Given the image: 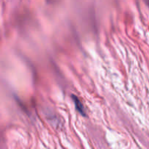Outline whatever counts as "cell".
<instances>
[{
	"label": "cell",
	"instance_id": "6da1fadb",
	"mask_svg": "<svg viewBox=\"0 0 149 149\" xmlns=\"http://www.w3.org/2000/svg\"><path fill=\"white\" fill-rule=\"evenodd\" d=\"M71 97H72L73 100H74V104H75L77 110L79 112V113H81L82 116H85L86 115L85 109H84V106H83V104H82V103L81 102V100H80L79 99L78 97L75 95H71Z\"/></svg>",
	"mask_w": 149,
	"mask_h": 149
}]
</instances>
